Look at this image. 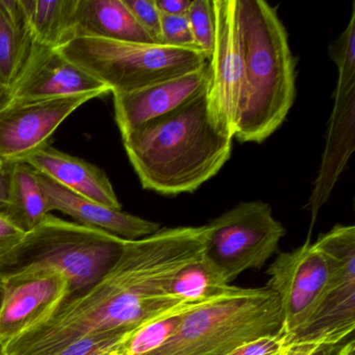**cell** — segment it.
<instances>
[{
	"label": "cell",
	"instance_id": "6da1fadb",
	"mask_svg": "<svg viewBox=\"0 0 355 355\" xmlns=\"http://www.w3.org/2000/svg\"><path fill=\"white\" fill-rule=\"evenodd\" d=\"M205 225L164 228L150 236L126 241L122 254L90 288L66 299L44 323L11 340L5 355H51L87 334L121 332L202 303L174 298L170 282L176 273L205 252Z\"/></svg>",
	"mask_w": 355,
	"mask_h": 355
},
{
	"label": "cell",
	"instance_id": "7a4b0ae2",
	"mask_svg": "<svg viewBox=\"0 0 355 355\" xmlns=\"http://www.w3.org/2000/svg\"><path fill=\"white\" fill-rule=\"evenodd\" d=\"M145 190L163 196L193 193L230 159L232 138L217 125L207 91L172 113L122 137Z\"/></svg>",
	"mask_w": 355,
	"mask_h": 355
},
{
	"label": "cell",
	"instance_id": "3957f363",
	"mask_svg": "<svg viewBox=\"0 0 355 355\" xmlns=\"http://www.w3.org/2000/svg\"><path fill=\"white\" fill-rule=\"evenodd\" d=\"M244 84L234 138L261 143L280 128L296 98V62L275 8L236 0Z\"/></svg>",
	"mask_w": 355,
	"mask_h": 355
},
{
	"label": "cell",
	"instance_id": "277c9868",
	"mask_svg": "<svg viewBox=\"0 0 355 355\" xmlns=\"http://www.w3.org/2000/svg\"><path fill=\"white\" fill-rule=\"evenodd\" d=\"M128 240L103 230L47 215L0 259V278L28 272H59L67 278L69 296L86 292L122 254Z\"/></svg>",
	"mask_w": 355,
	"mask_h": 355
},
{
	"label": "cell",
	"instance_id": "5b68a950",
	"mask_svg": "<svg viewBox=\"0 0 355 355\" xmlns=\"http://www.w3.org/2000/svg\"><path fill=\"white\" fill-rule=\"evenodd\" d=\"M282 323L272 291L236 286L182 313L173 334L146 355H227L245 343L282 331Z\"/></svg>",
	"mask_w": 355,
	"mask_h": 355
},
{
	"label": "cell",
	"instance_id": "8992f818",
	"mask_svg": "<svg viewBox=\"0 0 355 355\" xmlns=\"http://www.w3.org/2000/svg\"><path fill=\"white\" fill-rule=\"evenodd\" d=\"M58 51L111 89L132 92L198 71L209 64L201 51L155 43H132L80 37Z\"/></svg>",
	"mask_w": 355,
	"mask_h": 355
},
{
	"label": "cell",
	"instance_id": "52a82bcc",
	"mask_svg": "<svg viewBox=\"0 0 355 355\" xmlns=\"http://www.w3.org/2000/svg\"><path fill=\"white\" fill-rule=\"evenodd\" d=\"M286 232L268 203L242 202L205 225L203 254L230 284L244 272L263 268Z\"/></svg>",
	"mask_w": 355,
	"mask_h": 355
},
{
	"label": "cell",
	"instance_id": "ba28073f",
	"mask_svg": "<svg viewBox=\"0 0 355 355\" xmlns=\"http://www.w3.org/2000/svg\"><path fill=\"white\" fill-rule=\"evenodd\" d=\"M313 244L331 261V277L317 311L290 342L340 344L355 329V226L338 224Z\"/></svg>",
	"mask_w": 355,
	"mask_h": 355
},
{
	"label": "cell",
	"instance_id": "9c48e42d",
	"mask_svg": "<svg viewBox=\"0 0 355 355\" xmlns=\"http://www.w3.org/2000/svg\"><path fill=\"white\" fill-rule=\"evenodd\" d=\"M331 272V261L311 240L295 250L280 253L268 268L265 288L279 301L282 330L288 338L302 329L317 311Z\"/></svg>",
	"mask_w": 355,
	"mask_h": 355
},
{
	"label": "cell",
	"instance_id": "30bf717a",
	"mask_svg": "<svg viewBox=\"0 0 355 355\" xmlns=\"http://www.w3.org/2000/svg\"><path fill=\"white\" fill-rule=\"evenodd\" d=\"M215 45L209 61L207 101L214 121L234 137L244 84V60L236 0H214Z\"/></svg>",
	"mask_w": 355,
	"mask_h": 355
},
{
	"label": "cell",
	"instance_id": "8fae6325",
	"mask_svg": "<svg viewBox=\"0 0 355 355\" xmlns=\"http://www.w3.org/2000/svg\"><path fill=\"white\" fill-rule=\"evenodd\" d=\"M101 96L98 93H87L0 107V163L10 166L26 161L49 144L55 130L73 112Z\"/></svg>",
	"mask_w": 355,
	"mask_h": 355
},
{
	"label": "cell",
	"instance_id": "7c38bea8",
	"mask_svg": "<svg viewBox=\"0 0 355 355\" xmlns=\"http://www.w3.org/2000/svg\"><path fill=\"white\" fill-rule=\"evenodd\" d=\"M3 280L0 303V346L49 320L69 296L67 278L59 272H28Z\"/></svg>",
	"mask_w": 355,
	"mask_h": 355
},
{
	"label": "cell",
	"instance_id": "4fadbf2b",
	"mask_svg": "<svg viewBox=\"0 0 355 355\" xmlns=\"http://www.w3.org/2000/svg\"><path fill=\"white\" fill-rule=\"evenodd\" d=\"M112 93L94 76L66 59L58 49L35 42L21 73L8 89L0 107L14 103L49 101L73 95Z\"/></svg>",
	"mask_w": 355,
	"mask_h": 355
},
{
	"label": "cell",
	"instance_id": "5bb4252c",
	"mask_svg": "<svg viewBox=\"0 0 355 355\" xmlns=\"http://www.w3.org/2000/svg\"><path fill=\"white\" fill-rule=\"evenodd\" d=\"M338 71L334 109L328 124L321 165L307 203L311 216L309 234L320 209L329 199L338 178L354 151L355 69Z\"/></svg>",
	"mask_w": 355,
	"mask_h": 355
},
{
	"label": "cell",
	"instance_id": "9a60e30c",
	"mask_svg": "<svg viewBox=\"0 0 355 355\" xmlns=\"http://www.w3.org/2000/svg\"><path fill=\"white\" fill-rule=\"evenodd\" d=\"M209 64L198 71L140 90L114 95L115 119L121 136L172 113L207 91Z\"/></svg>",
	"mask_w": 355,
	"mask_h": 355
},
{
	"label": "cell",
	"instance_id": "2e32d148",
	"mask_svg": "<svg viewBox=\"0 0 355 355\" xmlns=\"http://www.w3.org/2000/svg\"><path fill=\"white\" fill-rule=\"evenodd\" d=\"M39 180L51 211H61L80 225L103 230L128 241L139 240L161 230L159 223L78 196L42 174L39 173Z\"/></svg>",
	"mask_w": 355,
	"mask_h": 355
},
{
	"label": "cell",
	"instance_id": "e0dca14e",
	"mask_svg": "<svg viewBox=\"0 0 355 355\" xmlns=\"http://www.w3.org/2000/svg\"><path fill=\"white\" fill-rule=\"evenodd\" d=\"M22 163L78 196L121 209V203L105 172L84 159L45 144Z\"/></svg>",
	"mask_w": 355,
	"mask_h": 355
},
{
	"label": "cell",
	"instance_id": "ac0fdd59",
	"mask_svg": "<svg viewBox=\"0 0 355 355\" xmlns=\"http://www.w3.org/2000/svg\"><path fill=\"white\" fill-rule=\"evenodd\" d=\"M80 37L155 43L139 26L123 0H78L69 41Z\"/></svg>",
	"mask_w": 355,
	"mask_h": 355
},
{
	"label": "cell",
	"instance_id": "d6986e66",
	"mask_svg": "<svg viewBox=\"0 0 355 355\" xmlns=\"http://www.w3.org/2000/svg\"><path fill=\"white\" fill-rule=\"evenodd\" d=\"M34 44L19 0H0V80L7 89L21 73Z\"/></svg>",
	"mask_w": 355,
	"mask_h": 355
},
{
	"label": "cell",
	"instance_id": "ffe728a7",
	"mask_svg": "<svg viewBox=\"0 0 355 355\" xmlns=\"http://www.w3.org/2000/svg\"><path fill=\"white\" fill-rule=\"evenodd\" d=\"M10 170L9 201L3 213L26 234L49 215L51 209L34 168L26 163H16L10 165Z\"/></svg>",
	"mask_w": 355,
	"mask_h": 355
},
{
	"label": "cell",
	"instance_id": "44dd1931",
	"mask_svg": "<svg viewBox=\"0 0 355 355\" xmlns=\"http://www.w3.org/2000/svg\"><path fill=\"white\" fill-rule=\"evenodd\" d=\"M78 0H19L35 42L59 49L69 41Z\"/></svg>",
	"mask_w": 355,
	"mask_h": 355
},
{
	"label": "cell",
	"instance_id": "7402d4cb",
	"mask_svg": "<svg viewBox=\"0 0 355 355\" xmlns=\"http://www.w3.org/2000/svg\"><path fill=\"white\" fill-rule=\"evenodd\" d=\"M234 288L236 286L228 284L218 268L203 254L174 275L170 282L169 293L184 302L205 303Z\"/></svg>",
	"mask_w": 355,
	"mask_h": 355
},
{
	"label": "cell",
	"instance_id": "603a6c76",
	"mask_svg": "<svg viewBox=\"0 0 355 355\" xmlns=\"http://www.w3.org/2000/svg\"><path fill=\"white\" fill-rule=\"evenodd\" d=\"M182 313L150 322L132 331L122 346L123 354L146 355L157 350L175 331Z\"/></svg>",
	"mask_w": 355,
	"mask_h": 355
},
{
	"label": "cell",
	"instance_id": "cb8c5ba5",
	"mask_svg": "<svg viewBox=\"0 0 355 355\" xmlns=\"http://www.w3.org/2000/svg\"><path fill=\"white\" fill-rule=\"evenodd\" d=\"M187 18L197 47L209 61L216 36L214 0H192Z\"/></svg>",
	"mask_w": 355,
	"mask_h": 355
},
{
	"label": "cell",
	"instance_id": "d4e9b609",
	"mask_svg": "<svg viewBox=\"0 0 355 355\" xmlns=\"http://www.w3.org/2000/svg\"><path fill=\"white\" fill-rule=\"evenodd\" d=\"M130 334L101 332L80 336L51 355H111L122 352V346Z\"/></svg>",
	"mask_w": 355,
	"mask_h": 355
},
{
	"label": "cell",
	"instance_id": "484cf974",
	"mask_svg": "<svg viewBox=\"0 0 355 355\" xmlns=\"http://www.w3.org/2000/svg\"><path fill=\"white\" fill-rule=\"evenodd\" d=\"M139 26L155 44H162V14L155 0H123Z\"/></svg>",
	"mask_w": 355,
	"mask_h": 355
},
{
	"label": "cell",
	"instance_id": "4316f807",
	"mask_svg": "<svg viewBox=\"0 0 355 355\" xmlns=\"http://www.w3.org/2000/svg\"><path fill=\"white\" fill-rule=\"evenodd\" d=\"M162 44L175 49L199 51L187 16L162 14Z\"/></svg>",
	"mask_w": 355,
	"mask_h": 355
},
{
	"label": "cell",
	"instance_id": "83f0119b",
	"mask_svg": "<svg viewBox=\"0 0 355 355\" xmlns=\"http://www.w3.org/2000/svg\"><path fill=\"white\" fill-rule=\"evenodd\" d=\"M291 345L288 334L282 330L245 343L227 355H280Z\"/></svg>",
	"mask_w": 355,
	"mask_h": 355
},
{
	"label": "cell",
	"instance_id": "f1b7e54d",
	"mask_svg": "<svg viewBox=\"0 0 355 355\" xmlns=\"http://www.w3.org/2000/svg\"><path fill=\"white\" fill-rule=\"evenodd\" d=\"M26 236L3 211H0V259L9 254Z\"/></svg>",
	"mask_w": 355,
	"mask_h": 355
},
{
	"label": "cell",
	"instance_id": "f546056e",
	"mask_svg": "<svg viewBox=\"0 0 355 355\" xmlns=\"http://www.w3.org/2000/svg\"><path fill=\"white\" fill-rule=\"evenodd\" d=\"M192 0H155L159 13L168 16H187Z\"/></svg>",
	"mask_w": 355,
	"mask_h": 355
},
{
	"label": "cell",
	"instance_id": "4dcf8cb0",
	"mask_svg": "<svg viewBox=\"0 0 355 355\" xmlns=\"http://www.w3.org/2000/svg\"><path fill=\"white\" fill-rule=\"evenodd\" d=\"M11 170L10 166L0 167V211H5L9 201Z\"/></svg>",
	"mask_w": 355,
	"mask_h": 355
},
{
	"label": "cell",
	"instance_id": "1f68e13d",
	"mask_svg": "<svg viewBox=\"0 0 355 355\" xmlns=\"http://www.w3.org/2000/svg\"><path fill=\"white\" fill-rule=\"evenodd\" d=\"M320 344H293L280 355H313Z\"/></svg>",
	"mask_w": 355,
	"mask_h": 355
},
{
	"label": "cell",
	"instance_id": "d6a6232c",
	"mask_svg": "<svg viewBox=\"0 0 355 355\" xmlns=\"http://www.w3.org/2000/svg\"><path fill=\"white\" fill-rule=\"evenodd\" d=\"M340 344H320L313 355H336Z\"/></svg>",
	"mask_w": 355,
	"mask_h": 355
},
{
	"label": "cell",
	"instance_id": "836d02e7",
	"mask_svg": "<svg viewBox=\"0 0 355 355\" xmlns=\"http://www.w3.org/2000/svg\"><path fill=\"white\" fill-rule=\"evenodd\" d=\"M336 355H355V340L353 336L340 344Z\"/></svg>",
	"mask_w": 355,
	"mask_h": 355
},
{
	"label": "cell",
	"instance_id": "e575fe53",
	"mask_svg": "<svg viewBox=\"0 0 355 355\" xmlns=\"http://www.w3.org/2000/svg\"><path fill=\"white\" fill-rule=\"evenodd\" d=\"M8 89L5 85L0 80V105L3 103V99H5L6 94H7Z\"/></svg>",
	"mask_w": 355,
	"mask_h": 355
},
{
	"label": "cell",
	"instance_id": "d590c367",
	"mask_svg": "<svg viewBox=\"0 0 355 355\" xmlns=\"http://www.w3.org/2000/svg\"><path fill=\"white\" fill-rule=\"evenodd\" d=\"M3 280L0 278V303L3 301Z\"/></svg>",
	"mask_w": 355,
	"mask_h": 355
},
{
	"label": "cell",
	"instance_id": "8d00e7d4",
	"mask_svg": "<svg viewBox=\"0 0 355 355\" xmlns=\"http://www.w3.org/2000/svg\"><path fill=\"white\" fill-rule=\"evenodd\" d=\"M111 355H125V354H123V353H121V352H116V353H113V354H111Z\"/></svg>",
	"mask_w": 355,
	"mask_h": 355
},
{
	"label": "cell",
	"instance_id": "74e56055",
	"mask_svg": "<svg viewBox=\"0 0 355 355\" xmlns=\"http://www.w3.org/2000/svg\"><path fill=\"white\" fill-rule=\"evenodd\" d=\"M0 355H5V353H3V349L0 350Z\"/></svg>",
	"mask_w": 355,
	"mask_h": 355
},
{
	"label": "cell",
	"instance_id": "f35d334b",
	"mask_svg": "<svg viewBox=\"0 0 355 355\" xmlns=\"http://www.w3.org/2000/svg\"><path fill=\"white\" fill-rule=\"evenodd\" d=\"M0 167H3V164L0 163Z\"/></svg>",
	"mask_w": 355,
	"mask_h": 355
},
{
	"label": "cell",
	"instance_id": "ab89813d",
	"mask_svg": "<svg viewBox=\"0 0 355 355\" xmlns=\"http://www.w3.org/2000/svg\"><path fill=\"white\" fill-rule=\"evenodd\" d=\"M1 349H3V347L0 346V350H1Z\"/></svg>",
	"mask_w": 355,
	"mask_h": 355
}]
</instances>
